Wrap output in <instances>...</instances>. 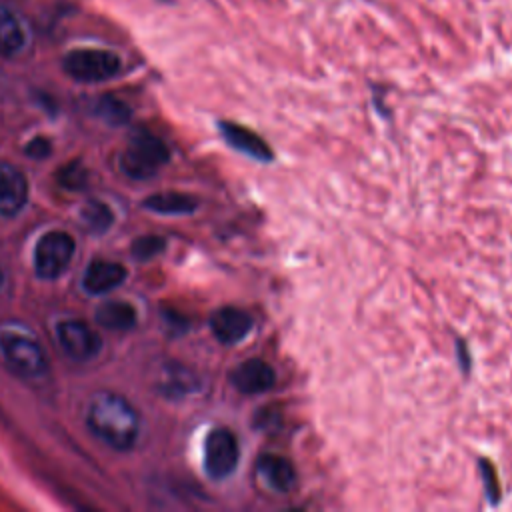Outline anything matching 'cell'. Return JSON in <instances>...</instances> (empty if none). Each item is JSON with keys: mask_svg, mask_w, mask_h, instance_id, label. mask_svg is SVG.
<instances>
[{"mask_svg": "<svg viewBox=\"0 0 512 512\" xmlns=\"http://www.w3.org/2000/svg\"><path fill=\"white\" fill-rule=\"evenodd\" d=\"M88 426L110 448L130 450L138 438L140 418L124 396L100 392L90 402Z\"/></svg>", "mask_w": 512, "mask_h": 512, "instance_id": "obj_1", "label": "cell"}, {"mask_svg": "<svg viewBox=\"0 0 512 512\" xmlns=\"http://www.w3.org/2000/svg\"><path fill=\"white\" fill-rule=\"evenodd\" d=\"M0 358L24 380H40L48 374V358L40 342L22 326H0Z\"/></svg>", "mask_w": 512, "mask_h": 512, "instance_id": "obj_2", "label": "cell"}, {"mask_svg": "<svg viewBox=\"0 0 512 512\" xmlns=\"http://www.w3.org/2000/svg\"><path fill=\"white\" fill-rule=\"evenodd\" d=\"M168 158L170 152L166 144L158 136L140 130L128 140L120 156V168L128 178L146 180L152 178L168 162Z\"/></svg>", "mask_w": 512, "mask_h": 512, "instance_id": "obj_3", "label": "cell"}, {"mask_svg": "<svg viewBox=\"0 0 512 512\" xmlns=\"http://www.w3.org/2000/svg\"><path fill=\"white\" fill-rule=\"evenodd\" d=\"M62 66L78 82H104L120 72V58L110 50L80 48L68 52Z\"/></svg>", "mask_w": 512, "mask_h": 512, "instance_id": "obj_4", "label": "cell"}, {"mask_svg": "<svg viewBox=\"0 0 512 512\" xmlns=\"http://www.w3.org/2000/svg\"><path fill=\"white\" fill-rule=\"evenodd\" d=\"M76 244L68 232L54 230L44 234L34 248V270L40 278H58L72 262Z\"/></svg>", "mask_w": 512, "mask_h": 512, "instance_id": "obj_5", "label": "cell"}, {"mask_svg": "<svg viewBox=\"0 0 512 512\" xmlns=\"http://www.w3.org/2000/svg\"><path fill=\"white\" fill-rule=\"evenodd\" d=\"M240 458L238 438L228 428H214L204 440V470L212 480L228 478Z\"/></svg>", "mask_w": 512, "mask_h": 512, "instance_id": "obj_6", "label": "cell"}, {"mask_svg": "<svg viewBox=\"0 0 512 512\" xmlns=\"http://www.w3.org/2000/svg\"><path fill=\"white\" fill-rule=\"evenodd\" d=\"M58 342L62 350L74 360H90L100 352L102 338L80 320H64L58 324Z\"/></svg>", "mask_w": 512, "mask_h": 512, "instance_id": "obj_7", "label": "cell"}, {"mask_svg": "<svg viewBox=\"0 0 512 512\" xmlns=\"http://www.w3.org/2000/svg\"><path fill=\"white\" fill-rule=\"evenodd\" d=\"M210 330L218 342L238 344L250 334L252 316L242 308L224 306L210 316Z\"/></svg>", "mask_w": 512, "mask_h": 512, "instance_id": "obj_8", "label": "cell"}, {"mask_svg": "<svg viewBox=\"0 0 512 512\" xmlns=\"http://www.w3.org/2000/svg\"><path fill=\"white\" fill-rule=\"evenodd\" d=\"M230 382L242 394H262L274 386L276 374L268 362L260 358H250L240 362L232 370Z\"/></svg>", "mask_w": 512, "mask_h": 512, "instance_id": "obj_9", "label": "cell"}, {"mask_svg": "<svg viewBox=\"0 0 512 512\" xmlns=\"http://www.w3.org/2000/svg\"><path fill=\"white\" fill-rule=\"evenodd\" d=\"M222 138L228 142L230 148L258 160V162H270L274 158L270 146L264 138H260L254 130L240 126L236 122H220L218 124Z\"/></svg>", "mask_w": 512, "mask_h": 512, "instance_id": "obj_10", "label": "cell"}, {"mask_svg": "<svg viewBox=\"0 0 512 512\" xmlns=\"http://www.w3.org/2000/svg\"><path fill=\"white\" fill-rule=\"evenodd\" d=\"M28 200V182L24 174L6 162H0V214L16 216Z\"/></svg>", "mask_w": 512, "mask_h": 512, "instance_id": "obj_11", "label": "cell"}, {"mask_svg": "<svg viewBox=\"0 0 512 512\" xmlns=\"http://www.w3.org/2000/svg\"><path fill=\"white\" fill-rule=\"evenodd\" d=\"M260 480L274 492L286 494L296 486V470L292 462L280 454H262L256 460Z\"/></svg>", "mask_w": 512, "mask_h": 512, "instance_id": "obj_12", "label": "cell"}, {"mask_svg": "<svg viewBox=\"0 0 512 512\" xmlns=\"http://www.w3.org/2000/svg\"><path fill=\"white\" fill-rule=\"evenodd\" d=\"M126 278V268L110 260H94L82 278V288L88 294H104L122 284Z\"/></svg>", "mask_w": 512, "mask_h": 512, "instance_id": "obj_13", "label": "cell"}, {"mask_svg": "<svg viewBox=\"0 0 512 512\" xmlns=\"http://www.w3.org/2000/svg\"><path fill=\"white\" fill-rule=\"evenodd\" d=\"M26 44V32L20 18L0 4V56H16Z\"/></svg>", "mask_w": 512, "mask_h": 512, "instance_id": "obj_14", "label": "cell"}, {"mask_svg": "<svg viewBox=\"0 0 512 512\" xmlns=\"http://www.w3.org/2000/svg\"><path fill=\"white\" fill-rule=\"evenodd\" d=\"M142 206L150 212L174 216V214H192L198 206V200L182 192H160L144 198Z\"/></svg>", "mask_w": 512, "mask_h": 512, "instance_id": "obj_15", "label": "cell"}, {"mask_svg": "<svg viewBox=\"0 0 512 512\" xmlns=\"http://www.w3.org/2000/svg\"><path fill=\"white\" fill-rule=\"evenodd\" d=\"M96 322L108 330H130L136 324V310L122 300H110L98 306Z\"/></svg>", "mask_w": 512, "mask_h": 512, "instance_id": "obj_16", "label": "cell"}, {"mask_svg": "<svg viewBox=\"0 0 512 512\" xmlns=\"http://www.w3.org/2000/svg\"><path fill=\"white\" fill-rule=\"evenodd\" d=\"M160 388L168 396H184V394H190L192 390L198 388V380L184 366H166Z\"/></svg>", "mask_w": 512, "mask_h": 512, "instance_id": "obj_17", "label": "cell"}, {"mask_svg": "<svg viewBox=\"0 0 512 512\" xmlns=\"http://www.w3.org/2000/svg\"><path fill=\"white\" fill-rule=\"evenodd\" d=\"M82 226L92 234H102L112 226V210L100 200H88L80 210Z\"/></svg>", "mask_w": 512, "mask_h": 512, "instance_id": "obj_18", "label": "cell"}, {"mask_svg": "<svg viewBox=\"0 0 512 512\" xmlns=\"http://www.w3.org/2000/svg\"><path fill=\"white\" fill-rule=\"evenodd\" d=\"M96 114L106 124H112V126H122V124H126L130 120V108L122 100H118V98H114L110 94H106V96H102L98 100Z\"/></svg>", "mask_w": 512, "mask_h": 512, "instance_id": "obj_19", "label": "cell"}, {"mask_svg": "<svg viewBox=\"0 0 512 512\" xmlns=\"http://www.w3.org/2000/svg\"><path fill=\"white\" fill-rule=\"evenodd\" d=\"M58 182L68 190H82L88 184V172L78 160H74L58 170Z\"/></svg>", "mask_w": 512, "mask_h": 512, "instance_id": "obj_20", "label": "cell"}, {"mask_svg": "<svg viewBox=\"0 0 512 512\" xmlns=\"http://www.w3.org/2000/svg\"><path fill=\"white\" fill-rule=\"evenodd\" d=\"M166 248V240L162 236H140L134 240L130 252L136 260H152Z\"/></svg>", "mask_w": 512, "mask_h": 512, "instance_id": "obj_21", "label": "cell"}, {"mask_svg": "<svg viewBox=\"0 0 512 512\" xmlns=\"http://www.w3.org/2000/svg\"><path fill=\"white\" fill-rule=\"evenodd\" d=\"M480 472H482V480H484V490H486V498L496 504L498 496H500V484L496 478V472L492 468V464L488 460L480 462Z\"/></svg>", "mask_w": 512, "mask_h": 512, "instance_id": "obj_22", "label": "cell"}, {"mask_svg": "<svg viewBox=\"0 0 512 512\" xmlns=\"http://www.w3.org/2000/svg\"><path fill=\"white\" fill-rule=\"evenodd\" d=\"M50 152H52V142L44 136H36L26 144V154L36 160H44L46 156H50Z\"/></svg>", "mask_w": 512, "mask_h": 512, "instance_id": "obj_23", "label": "cell"}, {"mask_svg": "<svg viewBox=\"0 0 512 512\" xmlns=\"http://www.w3.org/2000/svg\"><path fill=\"white\" fill-rule=\"evenodd\" d=\"M456 346H458V360H460V366L464 372L470 370V358H468V350H466V344L464 340H456Z\"/></svg>", "mask_w": 512, "mask_h": 512, "instance_id": "obj_24", "label": "cell"}, {"mask_svg": "<svg viewBox=\"0 0 512 512\" xmlns=\"http://www.w3.org/2000/svg\"><path fill=\"white\" fill-rule=\"evenodd\" d=\"M2 282H4V274H2V270H0V288H2Z\"/></svg>", "mask_w": 512, "mask_h": 512, "instance_id": "obj_25", "label": "cell"}]
</instances>
